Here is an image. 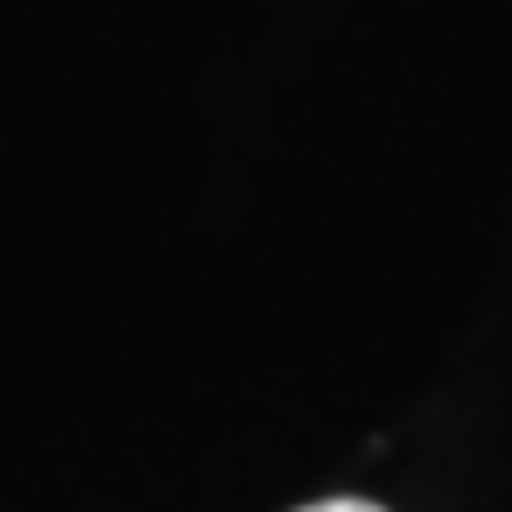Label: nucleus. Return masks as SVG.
<instances>
[{
  "instance_id": "1",
  "label": "nucleus",
  "mask_w": 512,
  "mask_h": 512,
  "mask_svg": "<svg viewBox=\"0 0 512 512\" xmlns=\"http://www.w3.org/2000/svg\"><path fill=\"white\" fill-rule=\"evenodd\" d=\"M300 512H386V506H373V499H313Z\"/></svg>"
}]
</instances>
